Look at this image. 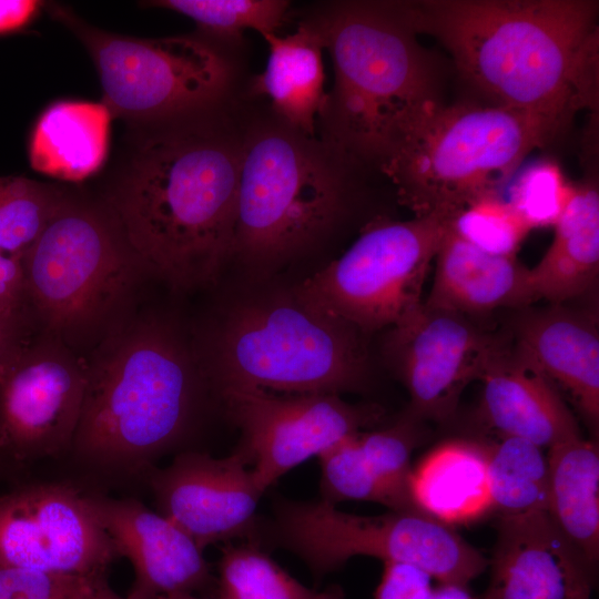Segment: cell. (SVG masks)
<instances>
[{"mask_svg": "<svg viewBox=\"0 0 599 599\" xmlns=\"http://www.w3.org/2000/svg\"><path fill=\"white\" fill-rule=\"evenodd\" d=\"M487 451L493 508L502 516L547 511L548 465L542 448L526 439L502 437Z\"/></svg>", "mask_w": 599, "mask_h": 599, "instance_id": "27", "label": "cell"}, {"mask_svg": "<svg viewBox=\"0 0 599 599\" xmlns=\"http://www.w3.org/2000/svg\"><path fill=\"white\" fill-rule=\"evenodd\" d=\"M573 190L559 164L540 159L518 169L507 201L530 230L548 227L557 223Z\"/></svg>", "mask_w": 599, "mask_h": 599, "instance_id": "33", "label": "cell"}, {"mask_svg": "<svg viewBox=\"0 0 599 599\" xmlns=\"http://www.w3.org/2000/svg\"><path fill=\"white\" fill-rule=\"evenodd\" d=\"M432 599H475L467 586L440 585Z\"/></svg>", "mask_w": 599, "mask_h": 599, "instance_id": "40", "label": "cell"}, {"mask_svg": "<svg viewBox=\"0 0 599 599\" xmlns=\"http://www.w3.org/2000/svg\"><path fill=\"white\" fill-rule=\"evenodd\" d=\"M106 580L0 564V599H94Z\"/></svg>", "mask_w": 599, "mask_h": 599, "instance_id": "35", "label": "cell"}, {"mask_svg": "<svg viewBox=\"0 0 599 599\" xmlns=\"http://www.w3.org/2000/svg\"><path fill=\"white\" fill-rule=\"evenodd\" d=\"M449 227L467 243L495 256H516L531 231L500 194L469 203L450 219Z\"/></svg>", "mask_w": 599, "mask_h": 599, "instance_id": "31", "label": "cell"}, {"mask_svg": "<svg viewBox=\"0 0 599 599\" xmlns=\"http://www.w3.org/2000/svg\"><path fill=\"white\" fill-rule=\"evenodd\" d=\"M366 336L293 288L233 305L207 334L202 353H195L214 393L254 388L339 395L367 382Z\"/></svg>", "mask_w": 599, "mask_h": 599, "instance_id": "5", "label": "cell"}, {"mask_svg": "<svg viewBox=\"0 0 599 599\" xmlns=\"http://www.w3.org/2000/svg\"><path fill=\"white\" fill-rule=\"evenodd\" d=\"M313 22L334 67L322 112L333 140L379 164L416 118L441 101L437 62L394 1L344 2Z\"/></svg>", "mask_w": 599, "mask_h": 599, "instance_id": "4", "label": "cell"}, {"mask_svg": "<svg viewBox=\"0 0 599 599\" xmlns=\"http://www.w3.org/2000/svg\"><path fill=\"white\" fill-rule=\"evenodd\" d=\"M433 578L419 567L399 561H384V570L374 599H432Z\"/></svg>", "mask_w": 599, "mask_h": 599, "instance_id": "36", "label": "cell"}, {"mask_svg": "<svg viewBox=\"0 0 599 599\" xmlns=\"http://www.w3.org/2000/svg\"><path fill=\"white\" fill-rule=\"evenodd\" d=\"M554 229V240L529 277L537 300L564 304L585 295L598 280L599 193L593 182L575 185Z\"/></svg>", "mask_w": 599, "mask_h": 599, "instance_id": "23", "label": "cell"}, {"mask_svg": "<svg viewBox=\"0 0 599 599\" xmlns=\"http://www.w3.org/2000/svg\"><path fill=\"white\" fill-rule=\"evenodd\" d=\"M159 599H204V598L195 597L193 593H190V592H180V593H173V595L160 597Z\"/></svg>", "mask_w": 599, "mask_h": 599, "instance_id": "42", "label": "cell"}, {"mask_svg": "<svg viewBox=\"0 0 599 599\" xmlns=\"http://www.w3.org/2000/svg\"><path fill=\"white\" fill-rule=\"evenodd\" d=\"M236 450L225 458L185 449L148 477L156 511L205 547L245 535L264 490Z\"/></svg>", "mask_w": 599, "mask_h": 599, "instance_id": "16", "label": "cell"}, {"mask_svg": "<svg viewBox=\"0 0 599 599\" xmlns=\"http://www.w3.org/2000/svg\"><path fill=\"white\" fill-rule=\"evenodd\" d=\"M449 221L441 214L369 223L337 260L295 288L365 335L395 324L422 302L423 284Z\"/></svg>", "mask_w": 599, "mask_h": 599, "instance_id": "11", "label": "cell"}, {"mask_svg": "<svg viewBox=\"0 0 599 599\" xmlns=\"http://www.w3.org/2000/svg\"><path fill=\"white\" fill-rule=\"evenodd\" d=\"M274 512L272 539L302 558L316 576L355 556H369L419 567L440 585L468 587L489 565L450 526L417 510L358 516L319 499L281 500Z\"/></svg>", "mask_w": 599, "mask_h": 599, "instance_id": "9", "label": "cell"}, {"mask_svg": "<svg viewBox=\"0 0 599 599\" xmlns=\"http://www.w3.org/2000/svg\"><path fill=\"white\" fill-rule=\"evenodd\" d=\"M111 118L103 103H52L41 113L31 132L30 165L61 181L88 179L101 169L106 159Z\"/></svg>", "mask_w": 599, "mask_h": 599, "instance_id": "25", "label": "cell"}, {"mask_svg": "<svg viewBox=\"0 0 599 599\" xmlns=\"http://www.w3.org/2000/svg\"><path fill=\"white\" fill-rule=\"evenodd\" d=\"M357 434L318 457L322 467L321 499L334 505L342 500L374 501L397 510L389 493L368 468L357 444Z\"/></svg>", "mask_w": 599, "mask_h": 599, "instance_id": "34", "label": "cell"}, {"mask_svg": "<svg viewBox=\"0 0 599 599\" xmlns=\"http://www.w3.org/2000/svg\"><path fill=\"white\" fill-rule=\"evenodd\" d=\"M590 592L582 593L577 599H589Z\"/></svg>", "mask_w": 599, "mask_h": 599, "instance_id": "44", "label": "cell"}, {"mask_svg": "<svg viewBox=\"0 0 599 599\" xmlns=\"http://www.w3.org/2000/svg\"><path fill=\"white\" fill-rule=\"evenodd\" d=\"M192 19L211 37L238 38L246 29L262 35L276 33L290 2L283 0H161L148 2Z\"/></svg>", "mask_w": 599, "mask_h": 599, "instance_id": "30", "label": "cell"}, {"mask_svg": "<svg viewBox=\"0 0 599 599\" xmlns=\"http://www.w3.org/2000/svg\"><path fill=\"white\" fill-rule=\"evenodd\" d=\"M20 258L38 328L74 352L97 346L125 319L124 307L149 273L103 201L67 192Z\"/></svg>", "mask_w": 599, "mask_h": 599, "instance_id": "7", "label": "cell"}, {"mask_svg": "<svg viewBox=\"0 0 599 599\" xmlns=\"http://www.w3.org/2000/svg\"><path fill=\"white\" fill-rule=\"evenodd\" d=\"M85 374L64 478L135 496L191 434L209 390L196 353L163 318H125L85 359Z\"/></svg>", "mask_w": 599, "mask_h": 599, "instance_id": "1", "label": "cell"}, {"mask_svg": "<svg viewBox=\"0 0 599 599\" xmlns=\"http://www.w3.org/2000/svg\"><path fill=\"white\" fill-rule=\"evenodd\" d=\"M435 258L433 284L424 302L428 307L468 316L501 307L520 309L537 301L529 268L516 256L487 254L449 226Z\"/></svg>", "mask_w": 599, "mask_h": 599, "instance_id": "21", "label": "cell"}, {"mask_svg": "<svg viewBox=\"0 0 599 599\" xmlns=\"http://www.w3.org/2000/svg\"><path fill=\"white\" fill-rule=\"evenodd\" d=\"M37 329L29 309L0 314V368Z\"/></svg>", "mask_w": 599, "mask_h": 599, "instance_id": "38", "label": "cell"}, {"mask_svg": "<svg viewBox=\"0 0 599 599\" xmlns=\"http://www.w3.org/2000/svg\"><path fill=\"white\" fill-rule=\"evenodd\" d=\"M561 126L494 103L441 101L423 112L379 163L415 216L451 219L489 194H500L536 149Z\"/></svg>", "mask_w": 599, "mask_h": 599, "instance_id": "6", "label": "cell"}, {"mask_svg": "<svg viewBox=\"0 0 599 599\" xmlns=\"http://www.w3.org/2000/svg\"><path fill=\"white\" fill-rule=\"evenodd\" d=\"M26 309L28 307L21 258L0 251V314Z\"/></svg>", "mask_w": 599, "mask_h": 599, "instance_id": "37", "label": "cell"}, {"mask_svg": "<svg viewBox=\"0 0 599 599\" xmlns=\"http://www.w3.org/2000/svg\"><path fill=\"white\" fill-rule=\"evenodd\" d=\"M65 195L55 185L24 176H0V251L21 257Z\"/></svg>", "mask_w": 599, "mask_h": 599, "instance_id": "29", "label": "cell"}, {"mask_svg": "<svg viewBox=\"0 0 599 599\" xmlns=\"http://www.w3.org/2000/svg\"><path fill=\"white\" fill-rule=\"evenodd\" d=\"M7 476L4 474V470L0 464V490L7 485Z\"/></svg>", "mask_w": 599, "mask_h": 599, "instance_id": "43", "label": "cell"}, {"mask_svg": "<svg viewBox=\"0 0 599 599\" xmlns=\"http://www.w3.org/2000/svg\"><path fill=\"white\" fill-rule=\"evenodd\" d=\"M417 420L407 415L389 428L357 434L368 468L389 493L398 511L416 510L408 494V478L410 456L418 443Z\"/></svg>", "mask_w": 599, "mask_h": 599, "instance_id": "32", "label": "cell"}, {"mask_svg": "<svg viewBox=\"0 0 599 599\" xmlns=\"http://www.w3.org/2000/svg\"><path fill=\"white\" fill-rule=\"evenodd\" d=\"M43 2L34 0H0V34L26 28L40 12Z\"/></svg>", "mask_w": 599, "mask_h": 599, "instance_id": "39", "label": "cell"}, {"mask_svg": "<svg viewBox=\"0 0 599 599\" xmlns=\"http://www.w3.org/2000/svg\"><path fill=\"white\" fill-rule=\"evenodd\" d=\"M345 181L314 136L258 129L241 146L232 257L268 272L314 245L345 205Z\"/></svg>", "mask_w": 599, "mask_h": 599, "instance_id": "8", "label": "cell"}, {"mask_svg": "<svg viewBox=\"0 0 599 599\" xmlns=\"http://www.w3.org/2000/svg\"><path fill=\"white\" fill-rule=\"evenodd\" d=\"M413 507L447 525L474 521L493 508L488 451L467 440L445 441L412 469Z\"/></svg>", "mask_w": 599, "mask_h": 599, "instance_id": "22", "label": "cell"}, {"mask_svg": "<svg viewBox=\"0 0 599 599\" xmlns=\"http://www.w3.org/2000/svg\"><path fill=\"white\" fill-rule=\"evenodd\" d=\"M94 599H126L125 597L119 596L109 585L106 580L98 589Z\"/></svg>", "mask_w": 599, "mask_h": 599, "instance_id": "41", "label": "cell"}, {"mask_svg": "<svg viewBox=\"0 0 599 599\" xmlns=\"http://www.w3.org/2000/svg\"><path fill=\"white\" fill-rule=\"evenodd\" d=\"M547 512L592 567L599 557V450L581 436L549 448Z\"/></svg>", "mask_w": 599, "mask_h": 599, "instance_id": "26", "label": "cell"}, {"mask_svg": "<svg viewBox=\"0 0 599 599\" xmlns=\"http://www.w3.org/2000/svg\"><path fill=\"white\" fill-rule=\"evenodd\" d=\"M118 559L77 483L28 476L0 490V564L103 576Z\"/></svg>", "mask_w": 599, "mask_h": 599, "instance_id": "13", "label": "cell"}, {"mask_svg": "<svg viewBox=\"0 0 599 599\" xmlns=\"http://www.w3.org/2000/svg\"><path fill=\"white\" fill-rule=\"evenodd\" d=\"M53 13L84 43L112 115L156 124L202 111L224 92L230 69L206 42L187 37L141 39L92 28L72 12Z\"/></svg>", "mask_w": 599, "mask_h": 599, "instance_id": "10", "label": "cell"}, {"mask_svg": "<svg viewBox=\"0 0 599 599\" xmlns=\"http://www.w3.org/2000/svg\"><path fill=\"white\" fill-rule=\"evenodd\" d=\"M479 379L483 382L480 417L502 437L526 439L549 449L581 436L577 419L558 387L507 343Z\"/></svg>", "mask_w": 599, "mask_h": 599, "instance_id": "19", "label": "cell"}, {"mask_svg": "<svg viewBox=\"0 0 599 599\" xmlns=\"http://www.w3.org/2000/svg\"><path fill=\"white\" fill-rule=\"evenodd\" d=\"M483 599H577L590 566L547 511L501 516Z\"/></svg>", "mask_w": 599, "mask_h": 599, "instance_id": "18", "label": "cell"}, {"mask_svg": "<svg viewBox=\"0 0 599 599\" xmlns=\"http://www.w3.org/2000/svg\"><path fill=\"white\" fill-rule=\"evenodd\" d=\"M242 434L238 451L265 491L284 474L379 420L376 405L337 394H282L254 388L215 393Z\"/></svg>", "mask_w": 599, "mask_h": 599, "instance_id": "14", "label": "cell"}, {"mask_svg": "<svg viewBox=\"0 0 599 599\" xmlns=\"http://www.w3.org/2000/svg\"><path fill=\"white\" fill-rule=\"evenodd\" d=\"M241 146L196 124L150 130L105 193L148 272L174 291L214 283L232 257Z\"/></svg>", "mask_w": 599, "mask_h": 599, "instance_id": "3", "label": "cell"}, {"mask_svg": "<svg viewBox=\"0 0 599 599\" xmlns=\"http://www.w3.org/2000/svg\"><path fill=\"white\" fill-rule=\"evenodd\" d=\"M490 103L562 129L598 101V1H394Z\"/></svg>", "mask_w": 599, "mask_h": 599, "instance_id": "2", "label": "cell"}, {"mask_svg": "<svg viewBox=\"0 0 599 599\" xmlns=\"http://www.w3.org/2000/svg\"><path fill=\"white\" fill-rule=\"evenodd\" d=\"M505 343L468 316L422 301L390 326L384 355L409 394L408 415L446 422Z\"/></svg>", "mask_w": 599, "mask_h": 599, "instance_id": "15", "label": "cell"}, {"mask_svg": "<svg viewBox=\"0 0 599 599\" xmlns=\"http://www.w3.org/2000/svg\"><path fill=\"white\" fill-rule=\"evenodd\" d=\"M515 348L557 387H562L592 424L599 418L597 317L564 304L520 308L512 324Z\"/></svg>", "mask_w": 599, "mask_h": 599, "instance_id": "20", "label": "cell"}, {"mask_svg": "<svg viewBox=\"0 0 599 599\" xmlns=\"http://www.w3.org/2000/svg\"><path fill=\"white\" fill-rule=\"evenodd\" d=\"M83 490L119 557L133 567L134 580L126 599L193 593L213 585L203 550L172 520L136 496Z\"/></svg>", "mask_w": 599, "mask_h": 599, "instance_id": "17", "label": "cell"}, {"mask_svg": "<svg viewBox=\"0 0 599 599\" xmlns=\"http://www.w3.org/2000/svg\"><path fill=\"white\" fill-rule=\"evenodd\" d=\"M85 383V359L39 328L0 368V464L8 484L40 461L67 456Z\"/></svg>", "mask_w": 599, "mask_h": 599, "instance_id": "12", "label": "cell"}, {"mask_svg": "<svg viewBox=\"0 0 599 599\" xmlns=\"http://www.w3.org/2000/svg\"><path fill=\"white\" fill-rule=\"evenodd\" d=\"M263 38L270 54L265 70L252 83L253 92L270 98L284 124L314 136L315 119L328 98L318 29L311 20L302 22L292 34L271 33Z\"/></svg>", "mask_w": 599, "mask_h": 599, "instance_id": "24", "label": "cell"}, {"mask_svg": "<svg viewBox=\"0 0 599 599\" xmlns=\"http://www.w3.org/2000/svg\"><path fill=\"white\" fill-rule=\"evenodd\" d=\"M220 599H345L332 586L306 587L255 546H226L219 562Z\"/></svg>", "mask_w": 599, "mask_h": 599, "instance_id": "28", "label": "cell"}]
</instances>
